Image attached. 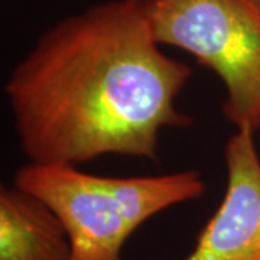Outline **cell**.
I'll use <instances>...</instances> for the list:
<instances>
[{
    "label": "cell",
    "mask_w": 260,
    "mask_h": 260,
    "mask_svg": "<svg viewBox=\"0 0 260 260\" xmlns=\"http://www.w3.org/2000/svg\"><path fill=\"white\" fill-rule=\"evenodd\" d=\"M13 184L42 200L62 221L71 242L70 260H121L126 240L145 221L207 191L195 169L119 178L32 162L15 172Z\"/></svg>",
    "instance_id": "obj_2"
},
{
    "label": "cell",
    "mask_w": 260,
    "mask_h": 260,
    "mask_svg": "<svg viewBox=\"0 0 260 260\" xmlns=\"http://www.w3.org/2000/svg\"><path fill=\"white\" fill-rule=\"evenodd\" d=\"M160 45L185 51L224 85L223 114L260 130V5L254 0H146Z\"/></svg>",
    "instance_id": "obj_3"
},
{
    "label": "cell",
    "mask_w": 260,
    "mask_h": 260,
    "mask_svg": "<svg viewBox=\"0 0 260 260\" xmlns=\"http://www.w3.org/2000/svg\"><path fill=\"white\" fill-rule=\"evenodd\" d=\"M225 191L182 260H260V158L254 132L236 129L224 148Z\"/></svg>",
    "instance_id": "obj_4"
},
{
    "label": "cell",
    "mask_w": 260,
    "mask_h": 260,
    "mask_svg": "<svg viewBox=\"0 0 260 260\" xmlns=\"http://www.w3.org/2000/svg\"><path fill=\"white\" fill-rule=\"evenodd\" d=\"M254 2H257V3H259V5H260V0H254Z\"/></svg>",
    "instance_id": "obj_6"
},
{
    "label": "cell",
    "mask_w": 260,
    "mask_h": 260,
    "mask_svg": "<svg viewBox=\"0 0 260 260\" xmlns=\"http://www.w3.org/2000/svg\"><path fill=\"white\" fill-rule=\"evenodd\" d=\"M160 47L146 0H109L48 29L5 85L28 162H158L162 132L192 124L177 109L192 70Z\"/></svg>",
    "instance_id": "obj_1"
},
{
    "label": "cell",
    "mask_w": 260,
    "mask_h": 260,
    "mask_svg": "<svg viewBox=\"0 0 260 260\" xmlns=\"http://www.w3.org/2000/svg\"><path fill=\"white\" fill-rule=\"evenodd\" d=\"M67 229L42 200L19 188L0 189V260H70Z\"/></svg>",
    "instance_id": "obj_5"
}]
</instances>
